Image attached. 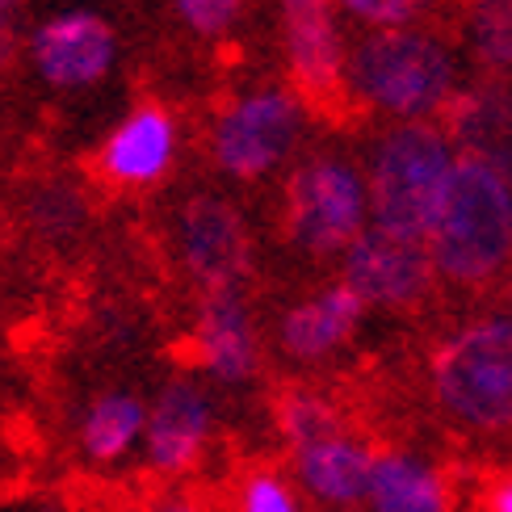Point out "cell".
<instances>
[{
    "instance_id": "cell-1",
    "label": "cell",
    "mask_w": 512,
    "mask_h": 512,
    "mask_svg": "<svg viewBox=\"0 0 512 512\" xmlns=\"http://www.w3.org/2000/svg\"><path fill=\"white\" fill-rule=\"evenodd\" d=\"M429 256L450 286H492L512 265V185L487 164L458 156L429 231Z\"/></svg>"
},
{
    "instance_id": "cell-2",
    "label": "cell",
    "mask_w": 512,
    "mask_h": 512,
    "mask_svg": "<svg viewBox=\"0 0 512 512\" xmlns=\"http://www.w3.org/2000/svg\"><path fill=\"white\" fill-rule=\"evenodd\" d=\"M454 80V51L424 30L366 34L345 63V89L403 122H429L441 114L454 101Z\"/></svg>"
},
{
    "instance_id": "cell-3",
    "label": "cell",
    "mask_w": 512,
    "mask_h": 512,
    "mask_svg": "<svg viewBox=\"0 0 512 512\" xmlns=\"http://www.w3.org/2000/svg\"><path fill=\"white\" fill-rule=\"evenodd\" d=\"M458 164V147L433 122H403L387 131L370 152L366 194L374 223L429 244L437 210L445 202Z\"/></svg>"
},
{
    "instance_id": "cell-4",
    "label": "cell",
    "mask_w": 512,
    "mask_h": 512,
    "mask_svg": "<svg viewBox=\"0 0 512 512\" xmlns=\"http://www.w3.org/2000/svg\"><path fill=\"white\" fill-rule=\"evenodd\" d=\"M437 403L466 429H512V315L458 328L433 357Z\"/></svg>"
},
{
    "instance_id": "cell-5",
    "label": "cell",
    "mask_w": 512,
    "mask_h": 512,
    "mask_svg": "<svg viewBox=\"0 0 512 512\" xmlns=\"http://www.w3.org/2000/svg\"><path fill=\"white\" fill-rule=\"evenodd\" d=\"M370 215V194L361 173L345 156H311L294 168L286 189V227L290 240L315 252L332 256L345 252Z\"/></svg>"
},
{
    "instance_id": "cell-6",
    "label": "cell",
    "mask_w": 512,
    "mask_h": 512,
    "mask_svg": "<svg viewBox=\"0 0 512 512\" xmlns=\"http://www.w3.org/2000/svg\"><path fill=\"white\" fill-rule=\"evenodd\" d=\"M298 135V101L286 89H252L219 114L210 152L227 177L256 181L286 160Z\"/></svg>"
},
{
    "instance_id": "cell-7",
    "label": "cell",
    "mask_w": 512,
    "mask_h": 512,
    "mask_svg": "<svg viewBox=\"0 0 512 512\" xmlns=\"http://www.w3.org/2000/svg\"><path fill=\"white\" fill-rule=\"evenodd\" d=\"M433 282L437 273L424 240L366 223L345 248V286L366 307H416L420 298H429Z\"/></svg>"
},
{
    "instance_id": "cell-8",
    "label": "cell",
    "mask_w": 512,
    "mask_h": 512,
    "mask_svg": "<svg viewBox=\"0 0 512 512\" xmlns=\"http://www.w3.org/2000/svg\"><path fill=\"white\" fill-rule=\"evenodd\" d=\"M177 256L206 286V294L236 290L248 269V236L231 202L219 194L189 198L177 215Z\"/></svg>"
},
{
    "instance_id": "cell-9",
    "label": "cell",
    "mask_w": 512,
    "mask_h": 512,
    "mask_svg": "<svg viewBox=\"0 0 512 512\" xmlns=\"http://www.w3.org/2000/svg\"><path fill=\"white\" fill-rule=\"evenodd\" d=\"M114 30L97 13H59L30 34V59L55 89H89L114 68Z\"/></svg>"
},
{
    "instance_id": "cell-10",
    "label": "cell",
    "mask_w": 512,
    "mask_h": 512,
    "mask_svg": "<svg viewBox=\"0 0 512 512\" xmlns=\"http://www.w3.org/2000/svg\"><path fill=\"white\" fill-rule=\"evenodd\" d=\"M290 72L311 105H336L345 97V51L332 26L328 0H282Z\"/></svg>"
},
{
    "instance_id": "cell-11",
    "label": "cell",
    "mask_w": 512,
    "mask_h": 512,
    "mask_svg": "<svg viewBox=\"0 0 512 512\" xmlns=\"http://www.w3.org/2000/svg\"><path fill=\"white\" fill-rule=\"evenodd\" d=\"M177 156V126L160 105H139L131 118H122L114 126V135L105 139L97 168L105 181L139 189L160 181Z\"/></svg>"
},
{
    "instance_id": "cell-12",
    "label": "cell",
    "mask_w": 512,
    "mask_h": 512,
    "mask_svg": "<svg viewBox=\"0 0 512 512\" xmlns=\"http://www.w3.org/2000/svg\"><path fill=\"white\" fill-rule=\"evenodd\" d=\"M445 135L458 143V156L487 164L512 185V89L508 84H479L445 105Z\"/></svg>"
},
{
    "instance_id": "cell-13",
    "label": "cell",
    "mask_w": 512,
    "mask_h": 512,
    "mask_svg": "<svg viewBox=\"0 0 512 512\" xmlns=\"http://www.w3.org/2000/svg\"><path fill=\"white\" fill-rule=\"evenodd\" d=\"M147 462L156 471H185L210 437V399L194 382H173L147 412Z\"/></svg>"
},
{
    "instance_id": "cell-14",
    "label": "cell",
    "mask_w": 512,
    "mask_h": 512,
    "mask_svg": "<svg viewBox=\"0 0 512 512\" xmlns=\"http://www.w3.org/2000/svg\"><path fill=\"white\" fill-rule=\"evenodd\" d=\"M294 471H298V483H303L315 500L349 508L357 500H366L374 450L340 429L324 441H311L303 450H294Z\"/></svg>"
},
{
    "instance_id": "cell-15",
    "label": "cell",
    "mask_w": 512,
    "mask_h": 512,
    "mask_svg": "<svg viewBox=\"0 0 512 512\" xmlns=\"http://www.w3.org/2000/svg\"><path fill=\"white\" fill-rule=\"evenodd\" d=\"M361 311H366V303H361L345 282L319 290L315 298H307V303H298V307L286 311V319H282V349L290 357H298V361L328 357L332 349H340L353 336Z\"/></svg>"
},
{
    "instance_id": "cell-16",
    "label": "cell",
    "mask_w": 512,
    "mask_h": 512,
    "mask_svg": "<svg viewBox=\"0 0 512 512\" xmlns=\"http://www.w3.org/2000/svg\"><path fill=\"white\" fill-rule=\"evenodd\" d=\"M198 349L206 370L223 382H240L256 370V332L240 290L206 294L198 315Z\"/></svg>"
},
{
    "instance_id": "cell-17",
    "label": "cell",
    "mask_w": 512,
    "mask_h": 512,
    "mask_svg": "<svg viewBox=\"0 0 512 512\" xmlns=\"http://www.w3.org/2000/svg\"><path fill=\"white\" fill-rule=\"evenodd\" d=\"M366 504L370 512H450V487L424 458L387 450L374 454Z\"/></svg>"
},
{
    "instance_id": "cell-18",
    "label": "cell",
    "mask_w": 512,
    "mask_h": 512,
    "mask_svg": "<svg viewBox=\"0 0 512 512\" xmlns=\"http://www.w3.org/2000/svg\"><path fill=\"white\" fill-rule=\"evenodd\" d=\"M143 424H147V408L135 395H101L89 408V416H84L80 441L89 450V458L114 462L139 441Z\"/></svg>"
},
{
    "instance_id": "cell-19",
    "label": "cell",
    "mask_w": 512,
    "mask_h": 512,
    "mask_svg": "<svg viewBox=\"0 0 512 512\" xmlns=\"http://www.w3.org/2000/svg\"><path fill=\"white\" fill-rule=\"evenodd\" d=\"M471 51L487 72H512V0H475Z\"/></svg>"
},
{
    "instance_id": "cell-20",
    "label": "cell",
    "mask_w": 512,
    "mask_h": 512,
    "mask_svg": "<svg viewBox=\"0 0 512 512\" xmlns=\"http://www.w3.org/2000/svg\"><path fill=\"white\" fill-rule=\"evenodd\" d=\"M277 420H282V433L290 437L294 450H303V445H311V441H324V437L340 433L336 408L324 395H311V391H290L282 399V412H277Z\"/></svg>"
},
{
    "instance_id": "cell-21",
    "label": "cell",
    "mask_w": 512,
    "mask_h": 512,
    "mask_svg": "<svg viewBox=\"0 0 512 512\" xmlns=\"http://www.w3.org/2000/svg\"><path fill=\"white\" fill-rule=\"evenodd\" d=\"M328 5L374 30H412V21L424 13L429 0H328Z\"/></svg>"
},
{
    "instance_id": "cell-22",
    "label": "cell",
    "mask_w": 512,
    "mask_h": 512,
    "mask_svg": "<svg viewBox=\"0 0 512 512\" xmlns=\"http://www.w3.org/2000/svg\"><path fill=\"white\" fill-rule=\"evenodd\" d=\"M240 512H303L290 483L273 471H256L240 487Z\"/></svg>"
},
{
    "instance_id": "cell-23",
    "label": "cell",
    "mask_w": 512,
    "mask_h": 512,
    "mask_svg": "<svg viewBox=\"0 0 512 512\" xmlns=\"http://www.w3.org/2000/svg\"><path fill=\"white\" fill-rule=\"evenodd\" d=\"M181 21L189 30H198V34H223L231 21L240 17V5L244 0H173Z\"/></svg>"
},
{
    "instance_id": "cell-24",
    "label": "cell",
    "mask_w": 512,
    "mask_h": 512,
    "mask_svg": "<svg viewBox=\"0 0 512 512\" xmlns=\"http://www.w3.org/2000/svg\"><path fill=\"white\" fill-rule=\"evenodd\" d=\"M34 223L42 227V231H72L76 227V219L84 215V206H80V198L72 194V189H42V194L34 198Z\"/></svg>"
},
{
    "instance_id": "cell-25",
    "label": "cell",
    "mask_w": 512,
    "mask_h": 512,
    "mask_svg": "<svg viewBox=\"0 0 512 512\" xmlns=\"http://www.w3.org/2000/svg\"><path fill=\"white\" fill-rule=\"evenodd\" d=\"M13 59H17V30L9 17H0V76L13 68Z\"/></svg>"
},
{
    "instance_id": "cell-26",
    "label": "cell",
    "mask_w": 512,
    "mask_h": 512,
    "mask_svg": "<svg viewBox=\"0 0 512 512\" xmlns=\"http://www.w3.org/2000/svg\"><path fill=\"white\" fill-rule=\"evenodd\" d=\"M487 512H512V475L492 483V492H487Z\"/></svg>"
},
{
    "instance_id": "cell-27",
    "label": "cell",
    "mask_w": 512,
    "mask_h": 512,
    "mask_svg": "<svg viewBox=\"0 0 512 512\" xmlns=\"http://www.w3.org/2000/svg\"><path fill=\"white\" fill-rule=\"evenodd\" d=\"M156 512H198L194 504H185V500H173V504H160Z\"/></svg>"
},
{
    "instance_id": "cell-28",
    "label": "cell",
    "mask_w": 512,
    "mask_h": 512,
    "mask_svg": "<svg viewBox=\"0 0 512 512\" xmlns=\"http://www.w3.org/2000/svg\"><path fill=\"white\" fill-rule=\"evenodd\" d=\"M26 0H0V17H9V13H17Z\"/></svg>"
},
{
    "instance_id": "cell-29",
    "label": "cell",
    "mask_w": 512,
    "mask_h": 512,
    "mask_svg": "<svg viewBox=\"0 0 512 512\" xmlns=\"http://www.w3.org/2000/svg\"><path fill=\"white\" fill-rule=\"evenodd\" d=\"M508 294H512V282H508Z\"/></svg>"
}]
</instances>
